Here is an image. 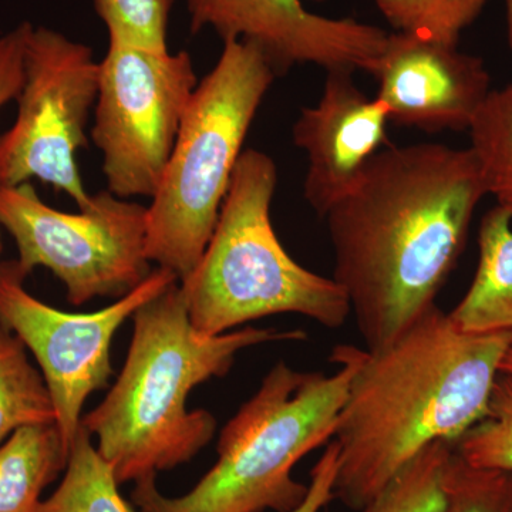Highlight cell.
<instances>
[{
    "label": "cell",
    "mask_w": 512,
    "mask_h": 512,
    "mask_svg": "<svg viewBox=\"0 0 512 512\" xmlns=\"http://www.w3.org/2000/svg\"><path fill=\"white\" fill-rule=\"evenodd\" d=\"M119 485L82 426L70 447L63 480L37 512H136L120 494Z\"/></svg>",
    "instance_id": "e0dca14e"
},
{
    "label": "cell",
    "mask_w": 512,
    "mask_h": 512,
    "mask_svg": "<svg viewBox=\"0 0 512 512\" xmlns=\"http://www.w3.org/2000/svg\"><path fill=\"white\" fill-rule=\"evenodd\" d=\"M305 339L301 329L201 335L175 282L134 313L123 369L103 402L82 417V426L96 437L119 484L173 470L197 456L217 431L210 412L188 410L195 387L228 375L242 350Z\"/></svg>",
    "instance_id": "3957f363"
},
{
    "label": "cell",
    "mask_w": 512,
    "mask_h": 512,
    "mask_svg": "<svg viewBox=\"0 0 512 512\" xmlns=\"http://www.w3.org/2000/svg\"><path fill=\"white\" fill-rule=\"evenodd\" d=\"M372 76L389 120L426 133L468 130L491 90L480 57L409 33H389Z\"/></svg>",
    "instance_id": "7c38bea8"
},
{
    "label": "cell",
    "mask_w": 512,
    "mask_h": 512,
    "mask_svg": "<svg viewBox=\"0 0 512 512\" xmlns=\"http://www.w3.org/2000/svg\"><path fill=\"white\" fill-rule=\"evenodd\" d=\"M25 279L16 261L0 264V325L35 356L55 406L57 430L70 453L82 427L84 403L113 376L111 343L117 330L178 278L167 269H153L133 292L92 313L46 305L26 291Z\"/></svg>",
    "instance_id": "30bf717a"
},
{
    "label": "cell",
    "mask_w": 512,
    "mask_h": 512,
    "mask_svg": "<svg viewBox=\"0 0 512 512\" xmlns=\"http://www.w3.org/2000/svg\"><path fill=\"white\" fill-rule=\"evenodd\" d=\"M485 195L470 147L387 144L326 212L333 279L367 349L389 345L436 308Z\"/></svg>",
    "instance_id": "6da1fadb"
},
{
    "label": "cell",
    "mask_w": 512,
    "mask_h": 512,
    "mask_svg": "<svg viewBox=\"0 0 512 512\" xmlns=\"http://www.w3.org/2000/svg\"><path fill=\"white\" fill-rule=\"evenodd\" d=\"M100 62L93 50L57 30H30L18 117L0 137V187L32 178L63 191L84 208L76 153L87 146L86 126L99 93Z\"/></svg>",
    "instance_id": "9c48e42d"
},
{
    "label": "cell",
    "mask_w": 512,
    "mask_h": 512,
    "mask_svg": "<svg viewBox=\"0 0 512 512\" xmlns=\"http://www.w3.org/2000/svg\"><path fill=\"white\" fill-rule=\"evenodd\" d=\"M453 451V444L446 441L430 444L359 512L439 511L443 505L441 480Z\"/></svg>",
    "instance_id": "ffe728a7"
},
{
    "label": "cell",
    "mask_w": 512,
    "mask_h": 512,
    "mask_svg": "<svg viewBox=\"0 0 512 512\" xmlns=\"http://www.w3.org/2000/svg\"><path fill=\"white\" fill-rule=\"evenodd\" d=\"M0 227L15 239L19 271L28 276L37 266L49 269L74 306L97 298L117 301L153 272L147 207L109 190L69 214L45 204L30 183L0 187Z\"/></svg>",
    "instance_id": "52a82bcc"
},
{
    "label": "cell",
    "mask_w": 512,
    "mask_h": 512,
    "mask_svg": "<svg viewBox=\"0 0 512 512\" xmlns=\"http://www.w3.org/2000/svg\"><path fill=\"white\" fill-rule=\"evenodd\" d=\"M276 76L258 47L227 40L214 69L192 94L147 207L148 259L173 272L178 282L210 242L245 138Z\"/></svg>",
    "instance_id": "8992f818"
},
{
    "label": "cell",
    "mask_w": 512,
    "mask_h": 512,
    "mask_svg": "<svg viewBox=\"0 0 512 512\" xmlns=\"http://www.w3.org/2000/svg\"><path fill=\"white\" fill-rule=\"evenodd\" d=\"M0 251H2V239H0Z\"/></svg>",
    "instance_id": "83f0119b"
},
{
    "label": "cell",
    "mask_w": 512,
    "mask_h": 512,
    "mask_svg": "<svg viewBox=\"0 0 512 512\" xmlns=\"http://www.w3.org/2000/svg\"><path fill=\"white\" fill-rule=\"evenodd\" d=\"M197 86L187 52L109 42L100 62L92 140L111 194L154 197Z\"/></svg>",
    "instance_id": "ba28073f"
},
{
    "label": "cell",
    "mask_w": 512,
    "mask_h": 512,
    "mask_svg": "<svg viewBox=\"0 0 512 512\" xmlns=\"http://www.w3.org/2000/svg\"><path fill=\"white\" fill-rule=\"evenodd\" d=\"M339 369L299 372L278 362L254 396L225 424L217 463L187 494L167 497L156 474L136 481L131 504L137 512H292L308 484L293 468L335 436L339 414L357 366L356 346L333 349Z\"/></svg>",
    "instance_id": "277c9868"
},
{
    "label": "cell",
    "mask_w": 512,
    "mask_h": 512,
    "mask_svg": "<svg viewBox=\"0 0 512 512\" xmlns=\"http://www.w3.org/2000/svg\"><path fill=\"white\" fill-rule=\"evenodd\" d=\"M508 335L458 328L439 306L383 348H357L333 441L335 498L362 510L424 448L456 444L487 416Z\"/></svg>",
    "instance_id": "7a4b0ae2"
},
{
    "label": "cell",
    "mask_w": 512,
    "mask_h": 512,
    "mask_svg": "<svg viewBox=\"0 0 512 512\" xmlns=\"http://www.w3.org/2000/svg\"><path fill=\"white\" fill-rule=\"evenodd\" d=\"M52 396L22 340L0 325V444L16 430L55 424Z\"/></svg>",
    "instance_id": "2e32d148"
},
{
    "label": "cell",
    "mask_w": 512,
    "mask_h": 512,
    "mask_svg": "<svg viewBox=\"0 0 512 512\" xmlns=\"http://www.w3.org/2000/svg\"><path fill=\"white\" fill-rule=\"evenodd\" d=\"M468 133L487 195L512 217V82L490 90Z\"/></svg>",
    "instance_id": "ac0fdd59"
},
{
    "label": "cell",
    "mask_w": 512,
    "mask_h": 512,
    "mask_svg": "<svg viewBox=\"0 0 512 512\" xmlns=\"http://www.w3.org/2000/svg\"><path fill=\"white\" fill-rule=\"evenodd\" d=\"M33 25L20 23L0 37V110L18 99L25 80L26 43Z\"/></svg>",
    "instance_id": "cb8c5ba5"
},
{
    "label": "cell",
    "mask_w": 512,
    "mask_h": 512,
    "mask_svg": "<svg viewBox=\"0 0 512 512\" xmlns=\"http://www.w3.org/2000/svg\"><path fill=\"white\" fill-rule=\"evenodd\" d=\"M67 460L56 424L16 430L0 444V512H37L43 491L66 470Z\"/></svg>",
    "instance_id": "9a60e30c"
},
{
    "label": "cell",
    "mask_w": 512,
    "mask_h": 512,
    "mask_svg": "<svg viewBox=\"0 0 512 512\" xmlns=\"http://www.w3.org/2000/svg\"><path fill=\"white\" fill-rule=\"evenodd\" d=\"M350 70L326 72L318 104L303 107L292 128L293 144L308 160L303 197L320 218L345 198L366 165L389 144V114L370 99Z\"/></svg>",
    "instance_id": "4fadbf2b"
},
{
    "label": "cell",
    "mask_w": 512,
    "mask_h": 512,
    "mask_svg": "<svg viewBox=\"0 0 512 512\" xmlns=\"http://www.w3.org/2000/svg\"><path fill=\"white\" fill-rule=\"evenodd\" d=\"M305 0H187L192 33L214 30L264 53L276 74L295 64L372 74L389 32L352 18H328ZM325 2V0H308Z\"/></svg>",
    "instance_id": "8fae6325"
},
{
    "label": "cell",
    "mask_w": 512,
    "mask_h": 512,
    "mask_svg": "<svg viewBox=\"0 0 512 512\" xmlns=\"http://www.w3.org/2000/svg\"><path fill=\"white\" fill-rule=\"evenodd\" d=\"M491 0H375L394 32L458 46Z\"/></svg>",
    "instance_id": "d6986e66"
},
{
    "label": "cell",
    "mask_w": 512,
    "mask_h": 512,
    "mask_svg": "<svg viewBox=\"0 0 512 512\" xmlns=\"http://www.w3.org/2000/svg\"><path fill=\"white\" fill-rule=\"evenodd\" d=\"M507 3V37L508 46L512 50V0H505Z\"/></svg>",
    "instance_id": "484cf974"
},
{
    "label": "cell",
    "mask_w": 512,
    "mask_h": 512,
    "mask_svg": "<svg viewBox=\"0 0 512 512\" xmlns=\"http://www.w3.org/2000/svg\"><path fill=\"white\" fill-rule=\"evenodd\" d=\"M175 0H93L109 42L168 50V25Z\"/></svg>",
    "instance_id": "603a6c76"
},
{
    "label": "cell",
    "mask_w": 512,
    "mask_h": 512,
    "mask_svg": "<svg viewBox=\"0 0 512 512\" xmlns=\"http://www.w3.org/2000/svg\"><path fill=\"white\" fill-rule=\"evenodd\" d=\"M339 468V448L335 441L326 444L309 477L308 494L292 512H322L335 500V483Z\"/></svg>",
    "instance_id": "d4e9b609"
},
{
    "label": "cell",
    "mask_w": 512,
    "mask_h": 512,
    "mask_svg": "<svg viewBox=\"0 0 512 512\" xmlns=\"http://www.w3.org/2000/svg\"><path fill=\"white\" fill-rule=\"evenodd\" d=\"M276 184L278 170L268 154L242 151L210 242L180 281L201 335H222L282 313L328 329H339L350 316L345 289L303 268L282 247L271 221Z\"/></svg>",
    "instance_id": "5b68a950"
},
{
    "label": "cell",
    "mask_w": 512,
    "mask_h": 512,
    "mask_svg": "<svg viewBox=\"0 0 512 512\" xmlns=\"http://www.w3.org/2000/svg\"><path fill=\"white\" fill-rule=\"evenodd\" d=\"M454 451L473 467L512 473V376L500 373L487 416L454 444Z\"/></svg>",
    "instance_id": "44dd1931"
},
{
    "label": "cell",
    "mask_w": 512,
    "mask_h": 512,
    "mask_svg": "<svg viewBox=\"0 0 512 512\" xmlns=\"http://www.w3.org/2000/svg\"><path fill=\"white\" fill-rule=\"evenodd\" d=\"M448 315L464 332L512 339V217L497 205L481 220L473 282Z\"/></svg>",
    "instance_id": "5bb4252c"
},
{
    "label": "cell",
    "mask_w": 512,
    "mask_h": 512,
    "mask_svg": "<svg viewBox=\"0 0 512 512\" xmlns=\"http://www.w3.org/2000/svg\"><path fill=\"white\" fill-rule=\"evenodd\" d=\"M501 373L512 376V346L505 355L503 363H501Z\"/></svg>",
    "instance_id": "4316f807"
},
{
    "label": "cell",
    "mask_w": 512,
    "mask_h": 512,
    "mask_svg": "<svg viewBox=\"0 0 512 512\" xmlns=\"http://www.w3.org/2000/svg\"><path fill=\"white\" fill-rule=\"evenodd\" d=\"M441 491L437 512H512V473L470 466L456 451L444 468Z\"/></svg>",
    "instance_id": "7402d4cb"
}]
</instances>
